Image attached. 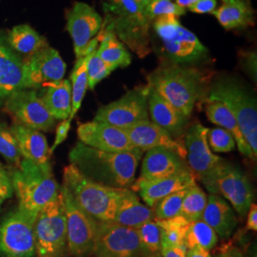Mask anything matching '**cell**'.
<instances>
[{"mask_svg": "<svg viewBox=\"0 0 257 257\" xmlns=\"http://www.w3.org/2000/svg\"><path fill=\"white\" fill-rule=\"evenodd\" d=\"M143 152L138 148L128 152L110 153L88 147L79 142L70 153V160L83 175L96 183L125 189L136 179Z\"/></svg>", "mask_w": 257, "mask_h": 257, "instance_id": "1", "label": "cell"}, {"mask_svg": "<svg viewBox=\"0 0 257 257\" xmlns=\"http://www.w3.org/2000/svg\"><path fill=\"white\" fill-rule=\"evenodd\" d=\"M147 80L149 87L188 117L209 89L207 75L194 65L167 63L153 71Z\"/></svg>", "mask_w": 257, "mask_h": 257, "instance_id": "2", "label": "cell"}, {"mask_svg": "<svg viewBox=\"0 0 257 257\" xmlns=\"http://www.w3.org/2000/svg\"><path fill=\"white\" fill-rule=\"evenodd\" d=\"M11 180L19 199L18 210L34 222L39 211L54 200L60 191L51 163L37 165L22 159L20 166L11 175Z\"/></svg>", "mask_w": 257, "mask_h": 257, "instance_id": "3", "label": "cell"}, {"mask_svg": "<svg viewBox=\"0 0 257 257\" xmlns=\"http://www.w3.org/2000/svg\"><path fill=\"white\" fill-rule=\"evenodd\" d=\"M228 107L238 122L239 128L253 156H257V100L253 92L238 77L220 75L208 89L207 98Z\"/></svg>", "mask_w": 257, "mask_h": 257, "instance_id": "4", "label": "cell"}, {"mask_svg": "<svg viewBox=\"0 0 257 257\" xmlns=\"http://www.w3.org/2000/svg\"><path fill=\"white\" fill-rule=\"evenodd\" d=\"M103 22L112 29L125 46L139 57L151 53L153 21L136 0H108L103 4Z\"/></svg>", "mask_w": 257, "mask_h": 257, "instance_id": "5", "label": "cell"}, {"mask_svg": "<svg viewBox=\"0 0 257 257\" xmlns=\"http://www.w3.org/2000/svg\"><path fill=\"white\" fill-rule=\"evenodd\" d=\"M152 29L157 51L167 63L196 66L208 59V48L193 32L184 27L178 18L159 17L153 20Z\"/></svg>", "mask_w": 257, "mask_h": 257, "instance_id": "6", "label": "cell"}, {"mask_svg": "<svg viewBox=\"0 0 257 257\" xmlns=\"http://www.w3.org/2000/svg\"><path fill=\"white\" fill-rule=\"evenodd\" d=\"M83 211L98 222H112L122 189L96 183L74 165L65 167L63 184Z\"/></svg>", "mask_w": 257, "mask_h": 257, "instance_id": "7", "label": "cell"}, {"mask_svg": "<svg viewBox=\"0 0 257 257\" xmlns=\"http://www.w3.org/2000/svg\"><path fill=\"white\" fill-rule=\"evenodd\" d=\"M35 238L37 257H64L68 252L64 201L60 191L39 211L35 222Z\"/></svg>", "mask_w": 257, "mask_h": 257, "instance_id": "8", "label": "cell"}, {"mask_svg": "<svg viewBox=\"0 0 257 257\" xmlns=\"http://www.w3.org/2000/svg\"><path fill=\"white\" fill-rule=\"evenodd\" d=\"M201 182L211 194L222 195L228 199L241 217L247 215L253 199V192L248 176L239 167L225 161Z\"/></svg>", "mask_w": 257, "mask_h": 257, "instance_id": "9", "label": "cell"}, {"mask_svg": "<svg viewBox=\"0 0 257 257\" xmlns=\"http://www.w3.org/2000/svg\"><path fill=\"white\" fill-rule=\"evenodd\" d=\"M60 192L64 201L68 252L74 257L89 256L93 252L98 221L83 211L64 185Z\"/></svg>", "mask_w": 257, "mask_h": 257, "instance_id": "10", "label": "cell"}, {"mask_svg": "<svg viewBox=\"0 0 257 257\" xmlns=\"http://www.w3.org/2000/svg\"><path fill=\"white\" fill-rule=\"evenodd\" d=\"M148 85L130 90L117 100L101 106L93 120L123 130L148 120Z\"/></svg>", "mask_w": 257, "mask_h": 257, "instance_id": "11", "label": "cell"}, {"mask_svg": "<svg viewBox=\"0 0 257 257\" xmlns=\"http://www.w3.org/2000/svg\"><path fill=\"white\" fill-rule=\"evenodd\" d=\"M35 222L19 210L0 224V257H35Z\"/></svg>", "mask_w": 257, "mask_h": 257, "instance_id": "12", "label": "cell"}, {"mask_svg": "<svg viewBox=\"0 0 257 257\" xmlns=\"http://www.w3.org/2000/svg\"><path fill=\"white\" fill-rule=\"evenodd\" d=\"M92 254L95 257H146L138 230L112 222H98Z\"/></svg>", "mask_w": 257, "mask_h": 257, "instance_id": "13", "label": "cell"}, {"mask_svg": "<svg viewBox=\"0 0 257 257\" xmlns=\"http://www.w3.org/2000/svg\"><path fill=\"white\" fill-rule=\"evenodd\" d=\"M5 109L17 122L28 128L48 132L55 126V119L35 90H19L7 97Z\"/></svg>", "mask_w": 257, "mask_h": 257, "instance_id": "14", "label": "cell"}, {"mask_svg": "<svg viewBox=\"0 0 257 257\" xmlns=\"http://www.w3.org/2000/svg\"><path fill=\"white\" fill-rule=\"evenodd\" d=\"M208 132L199 123L188 130L185 138V150L187 165L200 181L212 175L226 160L211 152L208 143Z\"/></svg>", "mask_w": 257, "mask_h": 257, "instance_id": "15", "label": "cell"}, {"mask_svg": "<svg viewBox=\"0 0 257 257\" xmlns=\"http://www.w3.org/2000/svg\"><path fill=\"white\" fill-rule=\"evenodd\" d=\"M103 25L101 16L84 2H75L67 15V31L72 37L76 59L90 55L89 46Z\"/></svg>", "mask_w": 257, "mask_h": 257, "instance_id": "16", "label": "cell"}, {"mask_svg": "<svg viewBox=\"0 0 257 257\" xmlns=\"http://www.w3.org/2000/svg\"><path fill=\"white\" fill-rule=\"evenodd\" d=\"M66 68L64 60L55 49L42 48L23 61L24 88L35 90L47 83L60 81L64 77Z\"/></svg>", "mask_w": 257, "mask_h": 257, "instance_id": "17", "label": "cell"}, {"mask_svg": "<svg viewBox=\"0 0 257 257\" xmlns=\"http://www.w3.org/2000/svg\"><path fill=\"white\" fill-rule=\"evenodd\" d=\"M77 136L82 144L99 151L118 153L136 149L123 128L94 120L81 124Z\"/></svg>", "mask_w": 257, "mask_h": 257, "instance_id": "18", "label": "cell"}, {"mask_svg": "<svg viewBox=\"0 0 257 257\" xmlns=\"http://www.w3.org/2000/svg\"><path fill=\"white\" fill-rule=\"evenodd\" d=\"M196 183V179L190 169L175 175L155 180H142L138 178L132 184L133 192H138L143 201L150 208H154L164 197L189 188Z\"/></svg>", "mask_w": 257, "mask_h": 257, "instance_id": "19", "label": "cell"}, {"mask_svg": "<svg viewBox=\"0 0 257 257\" xmlns=\"http://www.w3.org/2000/svg\"><path fill=\"white\" fill-rule=\"evenodd\" d=\"M124 131L134 147L138 148L143 153L154 148H165L175 152L184 160L186 158L185 146L151 120L141 121L134 126L124 128Z\"/></svg>", "mask_w": 257, "mask_h": 257, "instance_id": "20", "label": "cell"}, {"mask_svg": "<svg viewBox=\"0 0 257 257\" xmlns=\"http://www.w3.org/2000/svg\"><path fill=\"white\" fill-rule=\"evenodd\" d=\"M189 169L183 158L165 148H154L146 152L139 179L155 180Z\"/></svg>", "mask_w": 257, "mask_h": 257, "instance_id": "21", "label": "cell"}, {"mask_svg": "<svg viewBox=\"0 0 257 257\" xmlns=\"http://www.w3.org/2000/svg\"><path fill=\"white\" fill-rule=\"evenodd\" d=\"M148 110L152 122L164 128L172 137L181 134L190 118L166 101L151 87H149L148 94Z\"/></svg>", "mask_w": 257, "mask_h": 257, "instance_id": "22", "label": "cell"}, {"mask_svg": "<svg viewBox=\"0 0 257 257\" xmlns=\"http://www.w3.org/2000/svg\"><path fill=\"white\" fill-rule=\"evenodd\" d=\"M11 131L18 142L19 153L23 159L33 161L37 165H47L50 163L52 154L43 134L18 122L11 127Z\"/></svg>", "mask_w": 257, "mask_h": 257, "instance_id": "23", "label": "cell"}, {"mask_svg": "<svg viewBox=\"0 0 257 257\" xmlns=\"http://www.w3.org/2000/svg\"><path fill=\"white\" fill-rule=\"evenodd\" d=\"M153 219H155L154 209L141 202L136 193L128 188L121 190L112 223L138 230L143 224Z\"/></svg>", "mask_w": 257, "mask_h": 257, "instance_id": "24", "label": "cell"}, {"mask_svg": "<svg viewBox=\"0 0 257 257\" xmlns=\"http://www.w3.org/2000/svg\"><path fill=\"white\" fill-rule=\"evenodd\" d=\"M200 219L208 224L222 239L230 237L238 224V219L230 204L216 194L208 196V202Z\"/></svg>", "mask_w": 257, "mask_h": 257, "instance_id": "25", "label": "cell"}, {"mask_svg": "<svg viewBox=\"0 0 257 257\" xmlns=\"http://www.w3.org/2000/svg\"><path fill=\"white\" fill-rule=\"evenodd\" d=\"M23 89V61L0 38V98H7L13 92Z\"/></svg>", "mask_w": 257, "mask_h": 257, "instance_id": "26", "label": "cell"}, {"mask_svg": "<svg viewBox=\"0 0 257 257\" xmlns=\"http://www.w3.org/2000/svg\"><path fill=\"white\" fill-rule=\"evenodd\" d=\"M205 111H206L207 117L211 123L219 126V128L228 131L233 137L235 140V144L238 148L241 155L250 158L254 161L256 160V158L252 155L250 149L248 147L245 138L241 133L237 120L226 105L217 100L206 99Z\"/></svg>", "mask_w": 257, "mask_h": 257, "instance_id": "27", "label": "cell"}, {"mask_svg": "<svg viewBox=\"0 0 257 257\" xmlns=\"http://www.w3.org/2000/svg\"><path fill=\"white\" fill-rule=\"evenodd\" d=\"M42 95L39 96L47 110L55 120L68 119L72 111V88L68 79L47 83L42 87Z\"/></svg>", "mask_w": 257, "mask_h": 257, "instance_id": "28", "label": "cell"}, {"mask_svg": "<svg viewBox=\"0 0 257 257\" xmlns=\"http://www.w3.org/2000/svg\"><path fill=\"white\" fill-rule=\"evenodd\" d=\"M99 35L100 40L96 54L106 64L113 70L126 68L131 65L132 55L127 47L120 41L109 25L103 22Z\"/></svg>", "mask_w": 257, "mask_h": 257, "instance_id": "29", "label": "cell"}, {"mask_svg": "<svg viewBox=\"0 0 257 257\" xmlns=\"http://www.w3.org/2000/svg\"><path fill=\"white\" fill-rule=\"evenodd\" d=\"M211 15L226 30L244 29L254 24V10L249 0H232L223 3Z\"/></svg>", "mask_w": 257, "mask_h": 257, "instance_id": "30", "label": "cell"}, {"mask_svg": "<svg viewBox=\"0 0 257 257\" xmlns=\"http://www.w3.org/2000/svg\"><path fill=\"white\" fill-rule=\"evenodd\" d=\"M7 42L13 50L26 55H32L48 46L45 38L29 25H19L13 28Z\"/></svg>", "mask_w": 257, "mask_h": 257, "instance_id": "31", "label": "cell"}, {"mask_svg": "<svg viewBox=\"0 0 257 257\" xmlns=\"http://www.w3.org/2000/svg\"><path fill=\"white\" fill-rule=\"evenodd\" d=\"M218 235L201 219L190 223L185 237L186 248H202L211 250L217 245Z\"/></svg>", "mask_w": 257, "mask_h": 257, "instance_id": "32", "label": "cell"}, {"mask_svg": "<svg viewBox=\"0 0 257 257\" xmlns=\"http://www.w3.org/2000/svg\"><path fill=\"white\" fill-rule=\"evenodd\" d=\"M87 58L88 55L76 59V62L71 74L72 111L69 119L73 120L74 115L80 109L87 89L89 88L87 75Z\"/></svg>", "mask_w": 257, "mask_h": 257, "instance_id": "33", "label": "cell"}, {"mask_svg": "<svg viewBox=\"0 0 257 257\" xmlns=\"http://www.w3.org/2000/svg\"><path fill=\"white\" fill-rule=\"evenodd\" d=\"M156 221L161 230L163 243L174 247L185 246V237L191 223L190 221L180 214L167 219H156Z\"/></svg>", "mask_w": 257, "mask_h": 257, "instance_id": "34", "label": "cell"}, {"mask_svg": "<svg viewBox=\"0 0 257 257\" xmlns=\"http://www.w3.org/2000/svg\"><path fill=\"white\" fill-rule=\"evenodd\" d=\"M208 202V196L202 189L195 183L191 186L184 197L179 214L193 222L201 218Z\"/></svg>", "mask_w": 257, "mask_h": 257, "instance_id": "35", "label": "cell"}, {"mask_svg": "<svg viewBox=\"0 0 257 257\" xmlns=\"http://www.w3.org/2000/svg\"><path fill=\"white\" fill-rule=\"evenodd\" d=\"M140 243L146 257H161L162 235L156 219L148 221L138 229Z\"/></svg>", "mask_w": 257, "mask_h": 257, "instance_id": "36", "label": "cell"}, {"mask_svg": "<svg viewBox=\"0 0 257 257\" xmlns=\"http://www.w3.org/2000/svg\"><path fill=\"white\" fill-rule=\"evenodd\" d=\"M190 188V187H189ZM189 188L180 190L164 197L153 208L156 219H167L179 214L184 197Z\"/></svg>", "mask_w": 257, "mask_h": 257, "instance_id": "37", "label": "cell"}, {"mask_svg": "<svg viewBox=\"0 0 257 257\" xmlns=\"http://www.w3.org/2000/svg\"><path fill=\"white\" fill-rule=\"evenodd\" d=\"M0 154L11 164L18 169L21 163V155L19 153L18 142L7 125L0 122Z\"/></svg>", "mask_w": 257, "mask_h": 257, "instance_id": "38", "label": "cell"}, {"mask_svg": "<svg viewBox=\"0 0 257 257\" xmlns=\"http://www.w3.org/2000/svg\"><path fill=\"white\" fill-rule=\"evenodd\" d=\"M113 71L114 70L106 64L99 57V55L96 54V50L88 55L87 75L89 89L93 90L98 83L108 77Z\"/></svg>", "mask_w": 257, "mask_h": 257, "instance_id": "39", "label": "cell"}, {"mask_svg": "<svg viewBox=\"0 0 257 257\" xmlns=\"http://www.w3.org/2000/svg\"><path fill=\"white\" fill-rule=\"evenodd\" d=\"M208 143L214 153H230L236 147L233 137L222 128H209Z\"/></svg>", "mask_w": 257, "mask_h": 257, "instance_id": "40", "label": "cell"}, {"mask_svg": "<svg viewBox=\"0 0 257 257\" xmlns=\"http://www.w3.org/2000/svg\"><path fill=\"white\" fill-rule=\"evenodd\" d=\"M145 13L152 21L159 17L173 16L179 18L186 15V10L179 7L173 0H155L149 4Z\"/></svg>", "mask_w": 257, "mask_h": 257, "instance_id": "41", "label": "cell"}, {"mask_svg": "<svg viewBox=\"0 0 257 257\" xmlns=\"http://www.w3.org/2000/svg\"><path fill=\"white\" fill-rule=\"evenodd\" d=\"M14 193L13 184L8 172L0 164V210L5 202Z\"/></svg>", "mask_w": 257, "mask_h": 257, "instance_id": "42", "label": "cell"}, {"mask_svg": "<svg viewBox=\"0 0 257 257\" xmlns=\"http://www.w3.org/2000/svg\"><path fill=\"white\" fill-rule=\"evenodd\" d=\"M241 61L244 70L249 74V76L256 81L257 55L256 52H246L242 55Z\"/></svg>", "mask_w": 257, "mask_h": 257, "instance_id": "43", "label": "cell"}, {"mask_svg": "<svg viewBox=\"0 0 257 257\" xmlns=\"http://www.w3.org/2000/svg\"><path fill=\"white\" fill-rule=\"evenodd\" d=\"M71 123H72V120L69 119V118L62 120V122H60L58 124V126L56 127L55 142H54L52 148L50 149L51 154H53V152L55 151V149L66 140V138L68 137V134H69V131L71 128Z\"/></svg>", "mask_w": 257, "mask_h": 257, "instance_id": "44", "label": "cell"}, {"mask_svg": "<svg viewBox=\"0 0 257 257\" xmlns=\"http://www.w3.org/2000/svg\"><path fill=\"white\" fill-rule=\"evenodd\" d=\"M216 9H217L216 0H197L189 10L194 14L206 15V14H212Z\"/></svg>", "mask_w": 257, "mask_h": 257, "instance_id": "45", "label": "cell"}, {"mask_svg": "<svg viewBox=\"0 0 257 257\" xmlns=\"http://www.w3.org/2000/svg\"><path fill=\"white\" fill-rule=\"evenodd\" d=\"M213 257H245L242 250L231 243L222 245Z\"/></svg>", "mask_w": 257, "mask_h": 257, "instance_id": "46", "label": "cell"}, {"mask_svg": "<svg viewBox=\"0 0 257 257\" xmlns=\"http://www.w3.org/2000/svg\"><path fill=\"white\" fill-rule=\"evenodd\" d=\"M187 249L188 248H186V246L174 247L162 242L160 254L161 257H187Z\"/></svg>", "mask_w": 257, "mask_h": 257, "instance_id": "47", "label": "cell"}, {"mask_svg": "<svg viewBox=\"0 0 257 257\" xmlns=\"http://www.w3.org/2000/svg\"><path fill=\"white\" fill-rule=\"evenodd\" d=\"M248 218H247V226L246 228L249 230H257V206L256 204L251 203L249 206L248 212H247Z\"/></svg>", "mask_w": 257, "mask_h": 257, "instance_id": "48", "label": "cell"}, {"mask_svg": "<svg viewBox=\"0 0 257 257\" xmlns=\"http://www.w3.org/2000/svg\"><path fill=\"white\" fill-rule=\"evenodd\" d=\"M187 257H211L210 250L202 248H193L187 249Z\"/></svg>", "mask_w": 257, "mask_h": 257, "instance_id": "49", "label": "cell"}, {"mask_svg": "<svg viewBox=\"0 0 257 257\" xmlns=\"http://www.w3.org/2000/svg\"><path fill=\"white\" fill-rule=\"evenodd\" d=\"M197 0H175V2L183 9H190Z\"/></svg>", "mask_w": 257, "mask_h": 257, "instance_id": "50", "label": "cell"}, {"mask_svg": "<svg viewBox=\"0 0 257 257\" xmlns=\"http://www.w3.org/2000/svg\"><path fill=\"white\" fill-rule=\"evenodd\" d=\"M137 2H138V4L143 8V9H146V7H147L149 4H151L153 1H155V0H136Z\"/></svg>", "mask_w": 257, "mask_h": 257, "instance_id": "51", "label": "cell"}, {"mask_svg": "<svg viewBox=\"0 0 257 257\" xmlns=\"http://www.w3.org/2000/svg\"><path fill=\"white\" fill-rule=\"evenodd\" d=\"M230 1H232V0H222L223 3H228V2H230Z\"/></svg>", "mask_w": 257, "mask_h": 257, "instance_id": "52", "label": "cell"}]
</instances>
